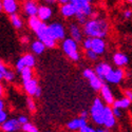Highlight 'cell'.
Listing matches in <instances>:
<instances>
[{"instance_id": "f1b7e54d", "label": "cell", "mask_w": 132, "mask_h": 132, "mask_svg": "<svg viewBox=\"0 0 132 132\" xmlns=\"http://www.w3.org/2000/svg\"><path fill=\"white\" fill-rule=\"evenodd\" d=\"M82 75H84V77H85V78H87L88 80H90L91 78H93V77H94V76H96V73H95V71H94L93 69L87 68V69H85V70H84Z\"/></svg>"}, {"instance_id": "b9f144b4", "label": "cell", "mask_w": 132, "mask_h": 132, "mask_svg": "<svg viewBox=\"0 0 132 132\" xmlns=\"http://www.w3.org/2000/svg\"><path fill=\"white\" fill-rule=\"evenodd\" d=\"M131 16H132V11H131V10H126V11H124V17H125L126 19L131 18Z\"/></svg>"}, {"instance_id": "52a82bcc", "label": "cell", "mask_w": 132, "mask_h": 132, "mask_svg": "<svg viewBox=\"0 0 132 132\" xmlns=\"http://www.w3.org/2000/svg\"><path fill=\"white\" fill-rule=\"evenodd\" d=\"M49 31L53 38L56 40H63L65 38V28L59 22H53L49 24Z\"/></svg>"}, {"instance_id": "2e32d148", "label": "cell", "mask_w": 132, "mask_h": 132, "mask_svg": "<svg viewBox=\"0 0 132 132\" xmlns=\"http://www.w3.org/2000/svg\"><path fill=\"white\" fill-rule=\"evenodd\" d=\"M87 125H88L87 119L81 118V117H76V118L70 120V122L67 124V128L70 131H78Z\"/></svg>"}, {"instance_id": "ffe728a7", "label": "cell", "mask_w": 132, "mask_h": 132, "mask_svg": "<svg viewBox=\"0 0 132 132\" xmlns=\"http://www.w3.org/2000/svg\"><path fill=\"white\" fill-rule=\"evenodd\" d=\"M129 59H128V56L124 53H120V52H117L113 55V62L115 65H117L118 68H123L128 63Z\"/></svg>"}, {"instance_id": "ba28073f", "label": "cell", "mask_w": 132, "mask_h": 132, "mask_svg": "<svg viewBox=\"0 0 132 132\" xmlns=\"http://www.w3.org/2000/svg\"><path fill=\"white\" fill-rule=\"evenodd\" d=\"M125 78V71L122 68H117V69H112L109 72V74L106 76V80L110 84H114L117 85Z\"/></svg>"}, {"instance_id": "4316f807", "label": "cell", "mask_w": 132, "mask_h": 132, "mask_svg": "<svg viewBox=\"0 0 132 132\" xmlns=\"http://www.w3.org/2000/svg\"><path fill=\"white\" fill-rule=\"evenodd\" d=\"M20 75H21V79H22V82H23V81H28V80L32 79V78H33V75H34V73H33L32 68L26 67V68H23L22 70H21Z\"/></svg>"}, {"instance_id": "8992f818", "label": "cell", "mask_w": 132, "mask_h": 132, "mask_svg": "<svg viewBox=\"0 0 132 132\" xmlns=\"http://www.w3.org/2000/svg\"><path fill=\"white\" fill-rule=\"evenodd\" d=\"M69 2H71L75 6L77 12H82L88 17H90L91 14L93 13V9H92L91 2L87 1V0H70Z\"/></svg>"}, {"instance_id": "ac0fdd59", "label": "cell", "mask_w": 132, "mask_h": 132, "mask_svg": "<svg viewBox=\"0 0 132 132\" xmlns=\"http://www.w3.org/2000/svg\"><path fill=\"white\" fill-rule=\"evenodd\" d=\"M52 14H53V11H52V9L50 6H48V5H39L37 16L41 21H43V22L48 21L52 17Z\"/></svg>"}, {"instance_id": "83f0119b", "label": "cell", "mask_w": 132, "mask_h": 132, "mask_svg": "<svg viewBox=\"0 0 132 132\" xmlns=\"http://www.w3.org/2000/svg\"><path fill=\"white\" fill-rule=\"evenodd\" d=\"M21 130H22L23 132H39V129L35 125L31 124L30 122L23 124L22 127H21Z\"/></svg>"}, {"instance_id": "e575fe53", "label": "cell", "mask_w": 132, "mask_h": 132, "mask_svg": "<svg viewBox=\"0 0 132 132\" xmlns=\"http://www.w3.org/2000/svg\"><path fill=\"white\" fill-rule=\"evenodd\" d=\"M7 119V112L5 110H0V125L3 124Z\"/></svg>"}, {"instance_id": "7c38bea8", "label": "cell", "mask_w": 132, "mask_h": 132, "mask_svg": "<svg viewBox=\"0 0 132 132\" xmlns=\"http://www.w3.org/2000/svg\"><path fill=\"white\" fill-rule=\"evenodd\" d=\"M38 9H39V5L37 4V2L35 1V0H26L24 1L23 11L29 17L37 16Z\"/></svg>"}, {"instance_id": "277c9868", "label": "cell", "mask_w": 132, "mask_h": 132, "mask_svg": "<svg viewBox=\"0 0 132 132\" xmlns=\"http://www.w3.org/2000/svg\"><path fill=\"white\" fill-rule=\"evenodd\" d=\"M35 34L39 40H41L43 43H45L47 48L52 49V48L56 47L57 40L55 38H53V36L51 35V33L49 31V26L46 24V22H42L39 26V28L35 31Z\"/></svg>"}, {"instance_id": "f35d334b", "label": "cell", "mask_w": 132, "mask_h": 132, "mask_svg": "<svg viewBox=\"0 0 132 132\" xmlns=\"http://www.w3.org/2000/svg\"><path fill=\"white\" fill-rule=\"evenodd\" d=\"M89 115H90V112H88V111H86V110H84V111H81V112H80L79 117L85 118V119H88V117H89Z\"/></svg>"}, {"instance_id": "44dd1931", "label": "cell", "mask_w": 132, "mask_h": 132, "mask_svg": "<svg viewBox=\"0 0 132 132\" xmlns=\"http://www.w3.org/2000/svg\"><path fill=\"white\" fill-rule=\"evenodd\" d=\"M69 32H70V35L71 38H73L74 40H76L77 42L82 40V33L80 31V28L76 24V23H71L69 27Z\"/></svg>"}, {"instance_id": "e0dca14e", "label": "cell", "mask_w": 132, "mask_h": 132, "mask_svg": "<svg viewBox=\"0 0 132 132\" xmlns=\"http://www.w3.org/2000/svg\"><path fill=\"white\" fill-rule=\"evenodd\" d=\"M38 87H39L38 81L35 78H32L28 81H23V89L29 96H34L38 89Z\"/></svg>"}, {"instance_id": "816d5d0a", "label": "cell", "mask_w": 132, "mask_h": 132, "mask_svg": "<svg viewBox=\"0 0 132 132\" xmlns=\"http://www.w3.org/2000/svg\"><path fill=\"white\" fill-rule=\"evenodd\" d=\"M1 11H2V1L0 0V12H1Z\"/></svg>"}, {"instance_id": "11a10c76", "label": "cell", "mask_w": 132, "mask_h": 132, "mask_svg": "<svg viewBox=\"0 0 132 132\" xmlns=\"http://www.w3.org/2000/svg\"><path fill=\"white\" fill-rule=\"evenodd\" d=\"M46 132H51V131H46Z\"/></svg>"}, {"instance_id": "d6986e66", "label": "cell", "mask_w": 132, "mask_h": 132, "mask_svg": "<svg viewBox=\"0 0 132 132\" xmlns=\"http://www.w3.org/2000/svg\"><path fill=\"white\" fill-rule=\"evenodd\" d=\"M76 9L75 6L71 3V2H67V3H63L61 4L60 6V13L63 17L65 18H70V17H73L76 15Z\"/></svg>"}, {"instance_id": "db71d44e", "label": "cell", "mask_w": 132, "mask_h": 132, "mask_svg": "<svg viewBox=\"0 0 132 132\" xmlns=\"http://www.w3.org/2000/svg\"><path fill=\"white\" fill-rule=\"evenodd\" d=\"M87 1H89V2H92V1H93V0H87Z\"/></svg>"}, {"instance_id": "f5cc1de1", "label": "cell", "mask_w": 132, "mask_h": 132, "mask_svg": "<svg viewBox=\"0 0 132 132\" xmlns=\"http://www.w3.org/2000/svg\"><path fill=\"white\" fill-rule=\"evenodd\" d=\"M127 1H128L130 4H132V0H127Z\"/></svg>"}, {"instance_id": "ee69618b", "label": "cell", "mask_w": 132, "mask_h": 132, "mask_svg": "<svg viewBox=\"0 0 132 132\" xmlns=\"http://www.w3.org/2000/svg\"><path fill=\"white\" fill-rule=\"evenodd\" d=\"M4 107H5V104H4V101L0 97V110H4Z\"/></svg>"}, {"instance_id": "4dcf8cb0", "label": "cell", "mask_w": 132, "mask_h": 132, "mask_svg": "<svg viewBox=\"0 0 132 132\" xmlns=\"http://www.w3.org/2000/svg\"><path fill=\"white\" fill-rule=\"evenodd\" d=\"M27 107H28V109L30 110L31 112H34L36 110V104H35L34 100L32 98V96H29L27 98Z\"/></svg>"}, {"instance_id": "d4e9b609", "label": "cell", "mask_w": 132, "mask_h": 132, "mask_svg": "<svg viewBox=\"0 0 132 132\" xmlns=\"http://www.w3.org/2000/svg\"><path fill=\"white\" fill-rule=\"evenodd\" d=\"M89 82H90L91 88H92L94 91H101L102 87H103V85H104V80H102L97 75L94 76L93 78H91V79L89 80Z\"/></svg>"}, {"instance_id": "74e56055", "label": "cell", "mask_w": 132, "mask_h": 132, "mask_svg": "<svg viewBox=\"0 0 132 132\" xmlns=\"http://www.w3.org/2000/svg\"><path fill=\"white\" fill-rule=\"evenodd\" d=\"M112 111H113V114L115 115V117H116V118H119V117H122V112H120V109H118V108H115V107H113Z\"/></svg>"}, {"instance_id": "7402d4cb", "label": "cell", "mask_w": 132, "mask_h": 132, "mask_svg": "<svg viewBox=\"0 0 132 132\" xmlns=\"http://www.w3.org/2000/svg\"><path fill=\"white\" fill-rule=\"evenodd\" d=\"M46 48H47L46 45L41 40H39V39L33 41L32 45H31V49H32L33 53L36 54V55H41L43 52H45Z\"/></svg>"}, {"instance_id": "f6af8a7d", "label": "cell", "mask_w": 132, "mask_h": 132, "mask_svg": "<svg viewBox=\"0 0 132 132\" xmlns=\"http://www.w3.org/2000/svg\"><path fill=\"white\" fill-rule=\"evenodd\" d=\"M43 1L48 4H54L55 2H57V0H43Z\"/></svg>"}, {"instance_id": "7dc6e473", "label": "cell", "mask_w": 132, "mask_h": 132, "mask_svg": "<svg viewBox=\"0 0 132 132\" xmlns=\"http://www.w3.org/2000/svg\"><path fill=\"white\" fill-rule=\"evenodd\" d=\"M3 93H4V89H3V87L0 85V97H1L2 95H3Z\"/></svg>"}, {"instance_id": "7a4b0ae2", "label": "cell", "mask_w": 132, "mask_h": 132, "mask_svg": "<svg viewBox=\"0 0 132 132\" xmlns=\"http://www.w3.org/2000/svg\"><path fill=\"white\" fill-rule=\"evenodd\" d=\"M105 109H106V105L104 101L100 97H96L93 101V104L90 109V116L93 122L98 126H104Z\"/></svg>"}, {"instance_id": "30bf717a", "label": "cell", "mask_w": 132, "mask_h": 132, "mask_svg": "<svg viewBox=\"0 0 132 132\" xmlns=\"http://www.w3.org/2000/svg\"><path fill=\"white\" fill-rule=\"evenodd\" d=\"M115 124H116V117H115V115L113 114L112 108L108 105V106H106V109H105L104 126H105L107 129H111V128H113V127L115 126Z\"/></svg>"}, {"instance_id": "9a60e30c", "label": "cell", "mask_w": 132, "mask_h": 132, "mask_svg": "<svg viewBox=\"0 0 132 132\" xmlns=\"http://www.w3.org/2000/svg\"><path fill=\"white\" fill-rule=\"evenodd\" d=\"M92 51H94L97 55H103L106 51V42L104 38H92Z\"/></svg>"}, {"instance_id": "d590c367", "label": "cell", "mask_w": 132, "mask_h": 132, "mask_svg": "<svg viewBox=\"0 0 132 132\" xmlns=\"http://www.w3.org/2000/svg\"><path fill=\"white\" fill-rule=\"evenodd\" d=\"M79 132H98L96 129H94L93 127H91V126H89V125H87V126H85V127H82L80 130H79Z\"/></svg>"}, {"instance_id": "60d3db41", "label": "cell", "mask_w": 132, "mask_h": 132, "mask_svg": "<svg viewBox=\"0 0 132 132\" xmlns=\"http://www.w3.org/2000/svg\"><path fill=\"white\" fill-rule=\"evenodd\" d=\"M124 94H125V96H126L127 98H129V100L132 102V90H129V89H127V90H125Z\"/></svg>"}, {"instance_id": "d6a6232c", "label": "cell", "mask_w": 132, "mask_h": 132, "mask_svg": "<svg viewBox=\"0 0 132 132\" xmlns=\"http://www.w3.org/2000/svg\"><path fill=\"white\" fill-rule=\"evenodd\" d=\"M82 47L84 49L87 51V50H91L92 48V38L91 37H87L86 39L82 40Z\"/></svg>"}, {"instance_id": "ab89813d", "label": "cell", "mask_w": 132, "mask_h": 132, "mask_svg": "<svg viewBox=\"0 0 132 132\" xmlns=\"http://www.w3.org/2000/svg\"><path fill=\"white\" fill-rule=\"evenodd\" d=\"M7 71V68H6V65L0 60V72L1 73H3V75H4V73Z\"/></svg>"}, {"instance_id": "5b68a950", "label": "cell", "mask_w": 132, "mask_h": 132, "mask_svg": "<svg viewBox=\"0 0 132 132\" xmlns=\"http://www.w3.org/2000/svg\"><path fill=\"white\" fill-rule=\"evenodd\" d=\"M36 64V58L33 54H24L23 56H21L17 62H16V70L20 73L21 70L26 67H29V68H34Z\"/></svg>"}, {"instance_id": "681fc988", "label": "cell", "mask_w": 132, "mask_h": 132, "mask_svg": "<svg viewBox=\"0 0 132 132\" xmlns=\"http://www.w3.org/2000/svg\"><path fill=\"white\" fill-rule=\"evenodd\" d=\"M3 79H4V75H3V73L0 72V80H3Z\"/></svg>"}, {"instance_id": "bcb514c9", "label": "cell", "mask_w": 132, "mask_h": 132, "mask_svg": "<svg viewBox=\"0 0 132 132\" xmlns=\"http://www.w3.org/2000/svg\"><path fill=\"white\" fill-rule=\"evenodd\" d=\"M21 42H22V43L29 42V38H28V37H22V38H21Z\"/></svg>"}, {"instance_id": "cb8c5ba5", "label": "cell", "mask_w": 132, "mask_h": 132, "mask_svg": "<svg viewBox=\"0 0 132 132\" xmlns=\"http://www.w3.org/2000/svg\"><path fill=\"white\" fill-rule=\"evenodd\" d=\"M10 20H11V23L13 24V27L17 30H20L23 26V22H22V19L20 18V16L15 13V14H12L10 15Z\"/></svg>"}, {"instance_id": "484cf974", "label": "cell", "mask_w": 132, "mask_h": 132, "mask_svg": "<svg viewBox=\"0 0 132 132\" xmlns=\"http://www.w3.org/2000/svg\"><path fill=\"white\" fill-rule=\"evenodd\" d=\"M42 22H43V21H41V20L38 18V16H32V17L29 18L28 24H29V27H30V29H31L32 31L35 32V31L39 28V26H40Z\"/></svg>"}, {"instance_id": "836d02e7", "label": "cell", "mask_w": 132, "mask_h": 132, "mask_svg": "<svg viewBox=\"0 0 132 132\" xmlns=\"http://www.w3.org/2000/svg\"><path fill=\"white\" fill-rule=\"evenodd\" d=\"M86 56L88 57V59H90V60H96L97 59V57H98V55L94 52V51H92V50H87L86 51Z\"/></svg>"}, {"instance_id": "c3c4849f", "label": "cell", "mask_w": 132, "mask_h": 132, "mask_svg": "<svg viewBox=\"0 0 132 132\" xmlns=\"http://www.w3.org/2000/svg\"><path fill=\"white\" fill-rule=\"evenodd\" d=\"M70 0H57V2H59L60 4H63V3H67V2H69Z\"/></svg>"}, {"instance_id": "f907efd6", "label": "cell", "mask_w": 132, "mask_h": 132, "mask_svg": "<svg viewBox=\"0 0 132 132\" xmlns=\"http://www.w3.org/2000/svg\"><path fill=\"white\" fill-rule=\"evenodd\" d=\"M97 131H98V132H108L107 130H104V129H98Z\"/></svg>"}, {"instance_id": "7bdbcfd3", "label": "cell", "mask_w": 132, "mask_h": 132, "mask_svg": "<svg viewBox=\"0 0 132 132\" xmlns=\"http://www.w3.org/2000/svg\"><path fill=\"white\" fill-rule=\"evenodd\" d=\"M41 92H42L41 88H40V87H38V89H37V91H36V93H35V95H34V96H35V97H37V98H38V97H40V96H41Z\"/></svg>"}, {"instance_id": "8fae6325", "label": "cell", "mask_w": 132, "mask_h": 132, "mask_svg": "<svg viewBox=\"0 0 132 132\" xmlns=\"http://www.w3.org/2000/svg\"><path fill=\"white\" fill-rule=\"evenodd\" d=\"M111 70H112V67L107 62H100L98 64H96V67L94 69L96 75L102 80H106V76L109 74V72Z\"/></svg>"}, {"instance_id": "9c48e42d", "label": "cell", "mask_w": 132, "mask_h": 132, "mask_svg": "<svg viewBox=\"0 0 132 132\" xmlns=\"http://www.w3.org/2000/svg\"><path fill=\"white\" fill-rule=\"evenodd\" d=\"M22 125L19 123L18 118H7L3 124L0 125V129L3 132H17L21 129Z\"/></svg>"}, {"instance_id": "6da1fadb", "label": "cell", "mask_w": 132, "mask_h": 132, "mask_svg": "<svg viewBox=\"0 0 132 132\" xmlns=\"http://www.w3.org/2000/svg\"><path fill=\"white\" fill-rule=\"evenodd\" d=\"M84 34L87 37L91 38H105L108 35L109 32V24L105 19H100V18H94L88 20L84 24Z\"/></svg>"}, {"instance_id": "8d00e7d4", "label": "cell", "mask_w": 132, "mask_h": 132, "mask_svg": "<svg viewBox=\"0 0 132 132\" xmlns=\"http://www.w3.org/2000/svg\"><path fill=\"white\" fill-rule=\"evenodd\" d=\"M17 118H18L19 123H20L21 125H23V124H26V123H28V122H29V118H28L26 115H19Z\"/></svg>"}, {"instance_id": "5bb4252c", "label": "cell", "mask_w": 132, "mask_h": 132, "mask_svg": "<svg viewBox=\"0 0 132 132\" xmlns=\"http://www.w3.org/2000/svg\"><path fill=\"white\" fill-rule=\"evenodd\" d=\"M2 1V10L9 15L17 13L18 11V2L17 0H1Z\"/></svg>"}, {"instance_id": "603a6c76", "label": "cell", "mask_w": 132, "mask_h": 132, "mask_svg": "<svg viewBox=\"0 0 132 132\" xmlns=\"http://www.w3.org/2000/svg\"><path fill=\"white\" fill-rule=\"evenodd\" d=\"M131 101L129 100V98H127L126 96L123 97V98H120V100H117V101H114L113 103V107L115 108H118V109H127L128 107H130L131 105Z\"/></svg>"}, {"instance_id": "f546056e", "label": "cell", "mask_w": 132, "mask_h": 132, "mask_svg": "<svg viewBox=\"0 0 132 132\" xmlns=\"http://www.w3.org/2000/svg\"><path fill=\"white\" fill-rule=\"evenodd\" d=\"M75 17H76V19H77L78 23L82 24V26L88 21V16L85 15L82 12H77V13H76V15H75Z\"/></svg>"}, {"instance_id": "3957f363", "label": "cell", "mask_w": 132, "mask_h": 132, "mask_svg": "<svg viewBox=\"0 0 132 132\" xmlns=\"http://www.w3.org/2000/svg\"><path fill=\"white\" fill-rule=\"evenodd\" d=\"M77 41L74 40L73 38H64L62 40V43H61V48L64 52V54L73 60V61H77L79 60V52H78V45H77Z\"/></svg>"}, {"instance_id": "4fadbf2b", "label": "cell", "mask_w": 132, "mask_h": 132, "mask_svg": "<svg viewBox=\"0 0 132 132\" xmlns=\"http://www.w3.org/2000/svg\"><path fill=\"white\" fill-rule=\"evenodd\" d=\"M101 95H102V100L107 104V105H113L114 103V95L110 89V87L108 85H103L102 89H101Z\"/></svg>"}, {"instance_id": "1f68e13d", "label": "cell", "mask_w": 132, "mask_h": 132, "mask_svg": "<svg viewBox=\"0 0 132 132\" xmlns=\"http://www.w3.org/2000/svg\"><path fill=\"white\" fill-rule=\"evenodd\" d=\"M15 77H16L15 72L12 70L7 69V71L4 73V80H6V81H13L15 79Z\"/></svg>"}]
</instances>
